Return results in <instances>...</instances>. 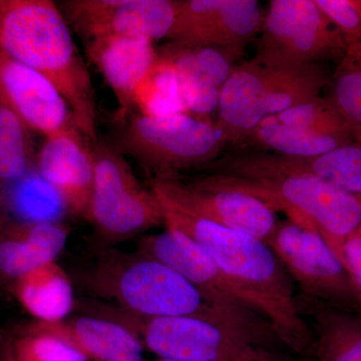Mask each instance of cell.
Here are the masks:
<instances>
[{
    "mask_svg": "<svg viewBox=\"0 0 361 361\" xmlns=\"http://www.w3.org/2000/svg\"><path fill=\"white\" fill-rule=\"evenodd\" d=\"M158 198L166 228L182 232L203 249L282 343L298 355H310L314 346L312 334L299 311L291 278L269 245L246 233L199 217L167 199Z\"/></svg>",
    "mask_w": 361,
    "mask_h": 361,
    "instance_id": "obj_1",
    "label": "cell"
},
{
    "mask_svg": "<svg viewBox=\"0 0 361 361\" xmlns=\"http://www.w3.org/2000/svg\"><path fill=\"white\" fill-rule=\"evenodd\" d=\"M201 168L214 184L250 195L319 233L341 260L344 244L361 228L360 196L281 167L269 152L239 149Z\"/></svg>",
    "mask_w": 361,
    "mask_h": 361,
    "instance_id": "obj_2",
    "label": "cell"
},
{
    "mask_svg": "<svg viewBox=\"0 0 361 361\" xmlns=\"http://www.w3.org/2000/svg\"><path fill=\"white\" fill-rule=\"evenodd\" d=\"M0 51L47 78L80 132L94 144L99 141L96 90L58 4L0 0Z\"/></svg>",
    "mask_w": 361,
    "mask_h": 361,
    "instance_id": "obj_3",
    "label": "cell"
},
{
    "mask_svg": "<svg viewBox=\"0 0 361 361\" xmlns=\"http://www.w3.org/2000/svg\"><path fill=\"white\" fill-rule=\"evenodd\" d=\"M90 290L116 307L145 318L198 315L245 334L210 305L185 278L140 252H102L89 276ZM248 338V337H247Z\"/></svg>",
    "mask_w": 361,
    "mask_h": 361,
    "instance_id": "obj_4",
    "label": "cell"
},
{
    "mask_svg": "<svg viewBox=\"0 0 361 361\" xmlns=\"http://www.w3.org/2000/svg\"><path fill=\"white\" fill-rule=\"evenodd\" d=\"M322 63L296 68L237 63L221 90L218 127L227 146L240 147L266 118L320 96L329 85Z\"/></svg>",
    "mask_w": 361,
    "mask_h": 361,
    "instance_id": "obj_5",
    "label": "cell"
},
{
    "mask_svg": "<svg viewBox=\"0 0 361 361\" xmlns=\"http://www.w3.org/2000/svg\"><path fill=\"white\" fill-rule=\"evenodd\" d=\"M134 332L158 358L180 361H286L224 324L198 315L145 318L114 305L92 307Z\"/></svg>",
    "mask_w": 361,
    "mask_h": 361,
    "instance_id": "obj_6",
    "label": "cell"
},
{
    "mask_svg": "<svg viewBox=\"0 0 361 361\" xmlns=\"http://www.w3.org/2000/svg\"><path fill=\"white\" fill-rule=\"evenodd\" d=\"M227 146L217 123L207 116L180 113L147 116L139 113L123 122L116 149L134 157L156 177L203 167Z\"/></svg>",
    "mask_w": 361,
    "mask_h": 361,
    "instance_id": "obj_7",
    "label": "cell"
},
{
    "mask_svg": "<svg viewBox=\"0 0 361 361\" xmlns=\"http://www.w3.org/2000/svg\"><path fill=\"white\" fill-rule=\"evenodd\" d=\"M94 183L87 221L102 238L116 243L165 225L163 206L153 189L142 186L116 148L94 144Z\"/></svg>",
    "mask_w": 361,
    "mask_h": 361,
    "instance_id": "obj_8",
    "label": "cell"
},
{
    "mask_svg": "<svg viewBox=\"0 0 361 361\" xmlns=\"http://www.w3.org/2000/svg\"><path fill=\"white\" fill-rule=\"evenodd\" d=\"M346 47L343 35L315 0H271L254 59L279 68L337 63Z\"/></svg>",
    "mask_w": 361,
    "mask_h": 361,
    "instance_id": "obj_9",
    "label": "cell"
},
{
    "mask_svg": "<svg viewBox=\"0 0 361 361\" xmlns=\"http://www.w3.org/2000/svg\"><path fill=\"white\" fill-rule=\"evenodd\" d=\"M137 249L185 278L254 343L261 346L268 334L274 336L270 325L237 293L212 259L182 232L166 228V231L145 235L137 240Z\"/></svg>",
    "mask_w": 361,
    "mask_h": 361,
    "instance_id": "obj_10",
    "label": "cell"
},
{
    "mask_svg": "<svg viewBox=\"0 0 361 361\" xmlns=\"http://www.w3.org/2000/svg\"><path fill=\"white\" fill-rule=\"evenodd\" d=\"M267 245L308 295L330 307L361 310L348 271L319 233L287 219L279 222Z\"/></svg>",
    "mask_w": 361,
    "mask_h": 361,
    "instance_id": "obj_11",
    "label": "cell"
},
{
    "mask_svg": "<svg viewBox=\"0 0 361 361\" xmlns=\"http://www.w3.org/2000/svg\"><path fill=\"white\" fill-rule=\"evenodd\" d=\"M152 189L204 219L228 229L246 233L268 243L279 221L277 213L257 198L218 186L205 176L185 180L177 175L158 177Z\"/></svg>",
    "mask_w": 361,
    "mask_h": 361,
    "instance_id": "obj_12",
    "label": "cell"
},
{
    "mask_svg": "<svg viewBox=\"0 0 361 361\" xmlns=\"http://www.w3.org/2000/svg\"><path fill=\"white\" fill-rule=\"evenodd\" d=\"M182 0H66L59 6L71 30L89 40L104 37L168 39Z\"/></svg>",
    "mask_w": 361,
    "mask_h": 361,
    "instance_id": "obj_13",
    "label": "cell"
},
{
    "mask_svg": "<svg viewBox=\"0 0 361 361\" xmlns=\"http://www.w3.org/2000/svg\"><path fill=\"white\" fill-rule=\"evenodd\" d=\"M264 16L256 0H182L168 39L244 51L262 30Z\"/></svg>",
    "mask_w": 361,
    "mask_h": 361,
    "instance_id": "obj_14",
    "label": "cell"
},
{
    "mask_svg": "<svg viewBox=\"0 0 361 361\" xmlns=\"http://www.w3.org/2000/svg\"><path fill=\"white\" fill-rule=\"evenodd\" d=\"M37 167L66 212L87 220L94 183V142L75 123L45 137Z\"/></svg>",
    "mask_w": 361,
    "mask_h": 361,
    "instance_id": "obj_15",
    "label": "cell"
},
{
    "mask_svg": "<svg viewBox=\"0 0 361 361\" xmlns=\"http://www.w3.org/2000/svg\"><path fill=\"white\" fill-rule=\"evenodd\" d=\"M244 51L169 42L158 51L174 68L187 113L206 116L219 106L221 90Z\"/></svg>",
    "mask_w": 361,
    "mask_h": 361,
    "instance_id": "obj_16",
    "label": "cell"
},
{
    "mask_svg": "<svg viewBox=\"0 0 361 361\" xmlns=\"http://www.w3.org/2000/svg\"><path fill=\"white\" fill-rule=\"evenodd\" d=\"M0 106L44 137L75 123L70 106L47 78L1 51Z\"/></svg>",
    "mask_w": 361,
    "mask_h": 361,
    "instance_id": "obj_17",
    "label": "cell"
},
{
    "mask_svg": "<svg viewBox=\"0 0 361 361\" xmlns=\"http://www.w3.org/2000/svg\"><path fill=\"white\" fill-rule=\"evenodd\" d=\"M18 330L56 337L90 361H145L144 345L121 323L92 314L68 316L56 322L33 320Z\"/></svg>",
    "mask_w": 361,
    "mask_h": 361,
    "instance_id": "obj_18",
    "label": "cell"
},
{
    "mask_svg": "<svg viewBox=\"0 0 361 361\" xmlns=\"http://www.w3.org/2000/svg\"><path fill=\"white\" fill-rule=\"evenodd\" d=\"M87 54L115 94L116 122H125L134 109L135 90L158 59L154 42L141 37H99L87 42Z\"/></svg>",
    "mask_w": 361,
    "mask_h": 361,
    "instance_id": "obj_19",
    "label": "cell"
},
{
    "mask_svg": "<svg viewBox=\"0 0 361 361\" xmlns=\"http://www.w3.org/2000/svg\"><path fill=\"white\" fill-rule=\"evenodd\" d=\"M70 228L58 222L7 221L0 228V283L9 286L30 270L56 261Z\"/></svg>",
    "mask_w": 361,
    "mask_h": 361,
    "instance_id": "obj_20",
    "label": "cell"
},
{
    "mask_svg": "<svg viewBox=\"0 0 361 361\" xmlns=\"http://www.w3.org/2000/svg\"><path fill=\"white\" fill-rule=\"evenodd\" d=\"M11 288L23 310L37 322H59L68 317L75 307L71 278L56 261L25 273Z\"/></svg>",
    "mask_w": 361,
    "mask_h": 361,
    "instance_id": "obj_21",
    "label": "cell"
},
{
    "mask_svg": "<svg viewBox=\"0 0 361 361\" xmlns=\"http://www.w3.org/2000/svg\"><path fill=\"white\" fill-rule=\"evenodd\" d=\"M351 142H358L344 135L322 134L292 127L268 118L249 135L244 144L277 155L311 158Z\"/></svg>",
    "mask_w": 361,
    "mask_h": 361,
    "instance_id": "obj_22",
    "label": "cell"
},
{
    "mask_svg": "<svg viewBox=\"0 0 361 361\" xmlns=\"http://www.w3.org/2000/svg\"><path fill=\"white\" fill-rule=\"evenodd\" d=\"M272 154L281 167L314 176L361 197V142L344 145L311 158H291Z\"/></svg>",
    "mask_w": 361,
    "mask_h": 361,
    "instance_id": "obj_23",
    "label": "cell"
},
{
    "mask_svg": "<svg viewBox=\"0 0 361 361\" xmlns=\"http://www.w3.org/2000/svg\"><path fill=\"white\" fill-rule=\"evenodd\" d=\"M314 353L318 361H361V315L325 306L316 315Z\"/></svg>",
    "mask_w": 361,
    "mask_h": 361,
    "instance_id": "obj_24",
    "label": "cell"
},
{
    "mask_svg": "<svg viewBox=\"0 0 361 361\" xmlns=\"http://www.w3.org/2000/svg\"><path fill=\"white\" fill-rule=\"evenodd\" d=\"M327 87V99L361 142V37L348 42Z\"/></svg>",
    "mask_w": 361,
    "mask_h": 361,
    "instance_id": "obj_25",
    "label": "cell"
},
{
    "mask_svg": "<svg viewBox=\"0 0 361 361\" xmlns=\"http://www.w3.org/2000/svg\"><path fill=\"white\" fill-rule=\"evenodd\" d=\"M30 130L16 114L0 106V184L20 182L37 165Z\"/></svg>",
    "mask_w": 361,
    "mask_h": 361,
    "instance_id": "obj_26",
    "label": "cell"
},
{
    "mask_svg": "<svg viewBox=\"0 0 361 361\" xmlns=\"http://www.w3.org/2000/svg\"><path fill=\"white\" fill-rule=\"evenodd\" d=\"M134 108L140 115L166 116L187 113L180 97L179 82L173 66L165 59H158L137 87Z\"/></svg>",
    "mask_w": 361,
    "mask_h": 361,
    "instance_id": "obj_27",
    "label": "cell"
},
{
    "mask_svg": "<svg viewBox=\"0 0 361 361\" xmlns=\"http://www.w3.org/2000/svg\"><path fill=\"white\" fill-rule=\"evenodd\" d=\"M271 118L284 125L322 134L344 135L360 142L355 130L326 97H316Z\"/></svg>",
    "mask_w": 361,
    "mask_h": 361,
    "instance_id": "obj_28",
    "label": "cell"
},
{
    "mask_svg": "<svg viewBox=\"0 0 361 361\" xmlns=\"http://www.w3.org/2000/svg\"><path fill=\"white\" fill-rule=\"evenodd\" d=\"M9 336L18 361H90L77 349L56 337L18 329Z\"/></svg>",
    "mask_w": 361,
    "mask_h": 361,
    "instance_id": "obj_29",
    "label": "cell"
},
{
    "mask_svg": "<svg viewBox=\"0 0 361 361\" xmlns=\"http://www.w3.org/2000/svg\"><path fill=\"white\" fill-rule=\"evenodd\" d=\"M346 42L361 37V0H315Z\"/></svg>",
    "mask_w": 361,
    "mask_h": 361,
    "instance_id": "obj_30",
    "label": "cell"
},
{
    "mask_svg": "<svg viewBox=\"0 0 361 361\" xmlns=\"http://www.w3.org/2000/svg\"><path fill=\"white\" fill-rule=\"evenodd\" d=\"M341 262L345 266L360 293L361 304V228L344 244Z\"/></svg>",
    "mask_w": 361,
    "mask_h": 361,
    "instance_id": "obj_31",
    "label": "cell"
},
{
    "mask_svg": "<svg viewBox=\"0 0 361 361\" xmlns=\"http://www.w3.org/2000/svg\"><path fill=\"white\" fill-rule=\"evenodd\" d=\"M0 361H18L14 355L9 334H0Z\"/></svg>",
    "mask_w": 361,
    "mask_h": 361,
    "instance_id": "obj_32",
    "label": "cell"
},
{
    "mask_svg": "<svg viewBox=\"0 0 361 361\" xmlns=\"http://www.w3.org/2000/svg\"><path fill=\"white\" fill-rule=\"evenodd\" d=\"M145 361H180V360H168V358H158V360H145Z\"/></svg>",
    "mask_w": 361,
    "mask_h": 361,
    "instance_id": "obj_33",
    "label": "cell"
}]
</instances>
